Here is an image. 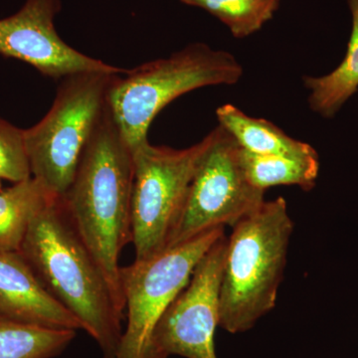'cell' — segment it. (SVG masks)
Wrapping results in <instances>:
<instances>
[{"label": "cell", "instance_id": "cell-1", "mask_svg": "<svg viewBox=\"0 0 358 358\" xmlns=\"http://www.w3.org/2000/svg\"><path fill=\"white\" fill-rule=\"evenodd\" d=\"M133 150L106 107L85 148L69 189L61 197L67 215L100 266L124 313L120 257L131 242Z\"/></svg>", "mask_w": 358, "mask_h": 358}, {"label": "cell", "instance_id": "cell-2", "mask_svg": "<svg viewBox=\"0 0 358 358\" xmlns=\"http://www.w3.org/2000/svg\"><path fill=\"white\" fill-rule=\"evenodd\" d=\"M18 252L47 291L95 339L103 358H115L122 336V313L61 197L52 199L35 216Z\"/></svg>", "mask_w": 358, "mask_h": 358}, {"label": "cell", "instance_id": "cell-3", "mask_svg": "<svg viewBox=\"0 0 358 358\" xmlns=\"http://www.w3.org/2000/svg\"><path fill=\"white\" fill-rule=\"evenodd\" d=\"M221 282L219 327L245 333L270 313L287 266L294 222L282 196L233 226Z\"/></svg>", "mask_w": 358, "mask_h": 358}, {"label": "cell", "instance_id": "cell-4", "mask_svg": "<svg viewBox=\"0 0 358 358\" xmlns=\"http://www.w3.org/2000/svg\"><path fill=\"white\" fill-rule=\"evenodd\" d=\"M243 68L222 50L196 43L169 57L115 75L107 103L122 138L131 150L147 143L148 131L160 110L193 90L239 81Z\"/></svg>", "mask_w": 358, "mask_h": 358}, {"label": "cell", "instance_id": "cell-5", "mask_svg": "<svg viewBox=\"0 0 358 358\" xmlns=\"http://www.w3.org/2000/svg\"><path fill=\"white\" fill-rule=\"evenodd\" d=\"M117 74L83 72L63 78L49 112L24 129L31 178L55 197L69 189L80 159L107 107Z\"/></svg>", "mask_w": 358, "mask_h": 358}, {"label": "cell", "instance_id": "cell-6", "mask_svg": "<svg viewBox=\"0 0 358 358\" xmlns=\"http://www.w3.org/2000/svg\"><path fill=\"white\" fill-rule=\"evenodd\" d=\"M211 140L212 133L183 150L157 147L150 141L133 150L131 218L136 260L152 258L166 249Z\"/></svg>", "mask_w": 358, "mask_h": 358}, {"label": "cell", "instance_id": "cell-7", "mask_svg": "<svg viewBox=\"0 0 358 358\" xmlns=\"http://www.w3.org/2000/svg\"><path fill=\"white\" fill-rule=\"evenodd\" d=\"M223 234L224 226L212 228L152 258L121 267L128 324L115 358H155L154 334L160 317L189 282L202 256Z\"/></svg>", "mask_w": 358, "mask_h": 358}, {"label": "cell", "instance_id": "cell-8", "mask_svg": "<svg viewBox=\"0 0 358 358\" xmlns=\"http://www.w3.org/2000/svg\"><path fill=\"white\" fill-rule=\"evenodd\" d=\"M211 133L210 145L200 159L166 249L212 228L233 227L265 201V192L247 178L237 141L221 126Z\"/></svg>", "mask_w": 358, "mask_h": 358}, {"label": "cell", "instance_id": "cell-9", "mask_svg": "<svg viewBox=\"0 0 358 358\" xmlns=\"http://www.w3.org/2000/svg\"><path fill=\"white\" fill-rule=\"evenodd\" d=\"M226 234L202 256L189 282L166 308L155 329V358H218L216 329L220 322V291L227 253Z\"/></svg>", "mask_w": 358, "mask_h": 358}, {"label": "cell", "instance_id": "cell-10", "mask_svg": "<svg viewBox=\"0 0 358 358\" xmlns=\"http://www.w3.org/2000/svg\"><path fill=\"white\" fill-rule=\"evenodd\" d=\"M60 9V0H26L17 13L0 20V54L23 61L54 79L83 72H126L65 43L54 25Z\"/></svg>", "mask_w": 358, "mask_h": 358}, {"label": "cell", "instance_id": "cell-11", "mask_svg": "<svg viewBox=\"0 0 358 358\" xmlns=\"http://www.w3.org/2000/svg\"><path fill=\"white\" fill-rule=\"evenodd\" d=\"M0 317L54 329H83L48 291L20 252H0Z\"/></svg>", "mask_w": 358, "mask_h": 358}, {"label": "cell", "instance_id": "cell-12", "mask_svg": "<svg viewBox=\"0 0 358 358\" xmlns=\"http://www.w3.org/2000/svg\"><path fill=\"white\" fill-rule=\"evenodd\" d=\"M216 117L219 126L250 154L292 157L317 155L308 143L292 138L267 120L250 117L230 103L218 108Z\"/></svg>", "mask_w": 358, "mask_h": 358}, {"label": "cell", "instance_id": "cell-13", "mask_svg": "<svg viewBox=\"0 0 358 358\" xmlns=\"http://www.w3.org/2000/svg\"><path fill=\"white\" fill-rule=\"evenodd\" d=\"M352 18L348 52L341 65L322 77H307L308 105L313 112L327 119L334 117L358 89V0H348Z\"/></svg>", "mask_w": 358, "mask_h": 358}, {"label": "cell", "instance_id": "cell-14", "mask_svg": "<svg viewBox=\"0 0 358 358\" xmlns=\"http://www.w3.org/2000/svg\"><path fill=\"white\" fill-rule=\"evenodd\" d=\"M55 196L29 178L0 190V252H18L33 219Z\"/></svg>", "mask_w": 358, "mask_h": 358}, {"label": "cell", "instance_id": "cell-15", "mask_svg": "<svg viewBox=\"0 0 358 358\" xmlns=\"http://www.w3.org/2000/svg\"><path fill=\"white\" fill-rule=\"evenodd\" d=\"M241 162L251 185L264 192L278 185H296L310 192L315 187L320 173L319 155H260L241 148Z\"/></svg>", "mask_w": 358, "mask_h": 358}, {"label": "cell", "instance_id": "cell-16", "mask_svg": "<svg viewBox=\"0 0 358 358\" xmlns=\"http://www.w3.org/2000/svg\"><path fill=\"white\" fill-rule=\"evenodd\" d=\"M76 336L70 329L21 324L0 317V358H52L64 352Z\"/></svg>", "mask_w": 358, "mask_h": 358}, {"label": "cell", "instance_id": "cell-17", "mask_svg": "<svg viewBox=\"0 0 358 358\" xmlns=\"http://www.w3.org/2000/svg\"><path fill=\"white\" fill-rule=\"evenodd\" d=\"M217 17L233 36L244 38L260 30L279 8L280 0H181Z\"/></svg>", "mask_w": 358, "mask_h": 358}, {"label": "cell", "instance_id": "cell-18", "mask_svg": "<svg viewBox=\"0 0 358 358\" xmlns=\"http://www.w3.org/2000/svg\"><path fill=\"white\" fill-rule=\"evenodd\" d=\"M31 178L24 129L0 117V179L18 183Z\"/></svg>", "mask_w": 358, "mask_h": 358}, {"label": "cell", "instance_id": "cell-19", "mask_svg": "<svg viewBox=\"0 0 358 358\" xmlns=\"http://www.w3.org/2000/svg\"><path fill=\"white\" fill-rule=\"evenodd\" d=\"M0 181H1V179H0ZM0 190H1V182H0Z\"/></svg>", "mask_w": 358, "mask_h": 358}]
</instances>
